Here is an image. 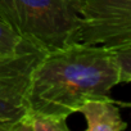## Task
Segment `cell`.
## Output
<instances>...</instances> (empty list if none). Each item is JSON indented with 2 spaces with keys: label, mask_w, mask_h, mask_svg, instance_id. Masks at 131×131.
<instances>
[{
  "label": "cell",
  "mask_w": 131,
  "mask_h": 131,
  "mask_svg": "<svg viewBox=\"0 0 131 131\" xmlns=\"http://www.w3.org/2000/svg\"><path fill=\"white\" fill-rule=\"evenodd\" d=\"M76 12L70 42L112 50L131 46V0H76Z\"/></svg>",
  "instance_id": "3"
},
{
  "label": "cell",
  "mask_w": 131,
  "mask_h": 131,
  "mask_svg": "<svg viewBox=\"0 0 131 131\" xmlns=\"http://www.w3.org/2000/svg\"><path fill=\"white\" fill-rule=\"evenodd\" d=\"M119 102L113 99H90L86 100L77 112L86 121V131H123L127 123L122 119L118 105Z\"/></svg>",
  "instance_id": "5"
},
{
  "label": "cell",
  "mask_w": 131,
  "mask_h": 131,
  "mask_svg": "<svg viewBox=\"0 0 131 131\" xmlns=\"http://www.w3.org/2000/svg\"><path fill=\"white\" fill-rule=\"evenodd\" d=\"M119 84L114 50L68 42L45 51L35 66L26 111L68 118L86 100L108 98Z\"/></svg>",
  "instance_id": "1"
},
{
  "label": "cell",
  "mask_w": 131,
  "mask_h": 131,
  "mask_svg": "<svg viewBox=\"0 0 131 131\" xmlns=\"http://www.w3.org/2000/svg\"><path fill=\"white\" fill-rule=\"evenodd\" d=\"M30 44L32 42L19 36L14 30H12L7 23L0 19V54L18 51Z\"/></svg>",
  "instance_id": "7"
},
{
  "label": "cell",
  "mask_w": 131,
  "mask_h": 131,
  "mask_svg": "<svg viewBox=\"0 0 131 131\" xmlns=\"http://www.w3.org/2000/svg\"><path fill=\"white\" fill-rule=\"evenodd\" d=\"M67 118L26 111L13 122L0 123V131H68Z\"/></svg>",
  "instance_id": "6"
},
{
  "label": "cell",
  "mask_w": 131,
  "mask_h": 131,
  "mask_svg": "<svg viewBox=\"0 0 131 131\" xmlns=\"http://www.w3.org/2000/svg\"><path fill=\"white\" fill-rule=\"evenodd\" d=\"M46 50L30 44L0 54V123L13 122L26 112V96L35 66Z\"/></svg>",
  "instance_id": "4"
},
{
  "label": "cell",
  "mask_w": 131,
  "mask_h": 131,
  "mask_svg": "<svg viewBox=\"0 0 131 131\" xmlns=\"http://www.w3.org/2000/svg\"><path fill=\"white\" fill-rule=\"evenodd\" d=\"M0 19L48 51L70 42L77 25L76 0H0Z\"/></svg>",
  "instance_id": "2"
}]
</instances>
